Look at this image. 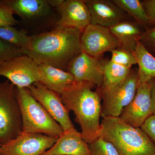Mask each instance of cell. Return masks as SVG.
<instances>
[{
	"label": "cell",
	"mask_w": 155,
	"mask_h": 155,
	"mask_svg": "<svg viewBox=\"0 0 155 155\" xmlns=\"http://www.w3.org/2000/svg\"><path fill=\"white\" fill-rule=\"evenodd\" d=\"M139 41L155 58V26L145 28Z\"/></svg>",
	"instance_id": "cell-26"
},
{
	"label": "cell",
	"mask_w": 155,
	"mask_h": 155,
	"mask_svg": "<svg viewBox=\"0 0 155 155\" xmlns=\"http://www.w3.org/2000/svg\"><path fill=\"white\" fill-rule=\"evenodd\" d=\"M140 128L155 144V115L149 117Z\"/></svg>",
	"instance_id": "cell-29"
},
{
	"label": "cell",
	"mask_w": 155,
	"mask_h": 155,
	"mask_svg": "<svg viewBox=\"0 0 155 155\" xmlns=\"http://www.w3.org/2000/svg\"><path fill=\"white\" fill-rule=\"evenodd\" d=\"M105 62L102 58H94L82 51L70 62L67 71L74 76V83L90 82L100 89L104 82Z\"/></svg>",
	"instance_id": "cell-12"
},
{
	"label": "cell",
	"mask_w": 155,
	"mask_h": 155,
	"mask_svg": "<svg viewBox=\"0 0 155 155\" xmlns=\"http://www.w3.org/2000/svg\"><path fill=\"white\" fill-rule=\"evenodd\" d=\"M48 2L60 14L55 28H73L82 31L90 24V14L85 0H48Z\"/></svg>",
	"instance_id": "cell-9"
},
{
	"label": "cell",
	"mask_w": 155,
	"mask_h": 155,
	"mask_svg": "<svg viewBox=\"0 0 155 155\" xmlns=\"http://www.w3.org/2000/svg\"><path fill=\"white\" fill-rule=\"evenodd\" d=\"M153 115L150 84H139L134 98L123 109L119 118L132 127L140 128Z\"/></svg>",
	"instance_id": "cell-13"
},
{
	"label": "cell",
	"mask_w": 155,
	"mask_h": 155,
	"mask_svg": "<svg viewBox=\"0 0 155 155\" xmlns=\"http://www.w3.org/2000/svg\"><path fill=\"white\" fill-rule=\"evenodd\" d=\"M112 56L110 61L117 64L131 68L133 65L137 64L134 53L124 49L122 48L115 49L111 52Z\"/></svg>",
	"instance_id": "cell-24"
},
{
	"label": "cell",
	"mask_w": 155,
	"mask_h": 155,
	"mask_svg": "<svg viewBox=\"0 0 155 155\" xmlns=\"http://www.w3.org/2000/svg\"><path fill=\"white\" fill-rule=\"evenodd\" d=\"M100 136L114 145L119 155H155V144L141 128L119 117L103 119Z\"/></svg>",
	"instance_id": "cell-3"
},
{
	"label": "cell",
	"mask_w": 155,
	"mask_h": 155,
	"mask_svg": "<svg viewBox=\"0 0 155 155\" xmlns=\"http://www.w3.org/2000/svg\"><path fill=\"white\" fill-rule=\"evenodd\" d=\"M0 39L21 48L25 52L30 49L32 37L12 26H0Z\"/></svg>",
	"instance_id": "cell-22"
},
{
	"label": "cell",
	"mask_w": 155,
	"mask_h": 155,
	"mask_svg": "<svg viewBox=\"0 0 155 155\" xmlns=\"http://www.w3.org/2000/svg\"><path fill=\"white\" fill-rule=\"evenodd\" d=\"M133 53L138 65L139 84L148 83L155 78V58L139 41Z\"/></svg>",
	"instance_id": "cell-19"
},
{
	"label": "cell",
	"mask_w": 155,
	"mask_h": 155,
	"mask_svg": "<svg viewBox=\"0 0 155 155\" xmlns=\"http://www.w3.org/2000/svg\"><path fill=\"white\" fill-rule=\"evenodd\" d=\"M149 21V28L155 26V0L141 1Z\"/></svg>",
	"instance_id": "cell-28"
},
{
	"label": "cell",
	"mask_w": 155,
	"mask_h": 155,
	"mask_svg": "<svg viewBox=\"0 0 155 155\" xmlns=\"http://www.w3.org/2000/svg\"><path fill=\"white\" fill-rule=\"evenodd\" d=\"M63 103L75 114L83 139L90 144L100 137L101 97L94 84L88 82L74 83L61 94Z\"/></svg>",
	"instance_id": "cell-2"
},
{
	"label": "cell",
	"mask_w": 155,
	"mask_h": 155,
	"mask_svg": "<svg viewBox=\"0 0 155 155\" xmlns=\"http://www.w3.org/2000/svg\"><path fill=\"white\" fill-rule=\"evenodd\" d=\"M22 131L16 87L8 80L0 83V145L16 138Z\"/></svg>",
	"instance_id": "cell-5"
},
{
	"label": "cell",
	"mask_w": 155,
	"mask_h": 155,
	"mask_svg": "<svg viewBox=\"0 0 155 155\" xmlns=\"http://www.w3.org/2000/svg\"><path fill=\"white\" fill-rule=\"evenodd\" d=\"M131 69L115 64L110 60L106 61L103 86L99 90L109 88L120 83L127 77Z\"/></svg>",
	"instance_id": "cell-21"
},
{
	"label": "cell",
	"mask_w": 155,
	"mask_h": 155,
	"mask_svg": "<svg viewBox=\"0 0 155 155\" xmlns=\"http://www.w3.org/2000/svg\"><path fill=\"white\" fill-rule=\"evenodd\" d=\"M139 84L138 68L136 67L118 84L103 89L97 88L103 101L101 117L103 119L119 117L123 109L134 98Z\"/></svg>",
	"instance_id": "cell-6"
},
{
	"label": "cell",
	"mask_w": 155,
	"mask_h": 155,
	"mask_svg": "<svg viewBox=\"0 0 155 155\" xmlns=\"http://www.w3.org/2000/svg\"><path fill=\"white\" fill-rule=\"evenodd\" d=\"M91 155H119L114 145L101 136L88 144Z\"/></svg>",
	"instance_id": "cell-23"
},
{
	"label": "cell",
	"mask_w": 155,
	"mask_h": 155,
	"mask_svg": "<svg viewBox=\"0 0 155 155\" xmlns=\"http://www.w3.org/2000/svg\"><path fill=\"white\" fill-rule=\"evenodd\" d=\"M148 83L149 84L150 86V97L153 114L155 115V78L151 79Z\"/></svg>",
	"instance_id": "cell-30"
},
{
	"label": "cell",
	"mask_w": 155,
	"mask_h": 155,
	"mask_svg": "<svg viewBox=\"0 0 155 155\" xmlns=\"http://www.w3.org/2000/svg\"><path fill=\"white\" fill-rule=\"evenodd\" d=\"M24 54L25 50L0 39V64Z\"/></svg>",
	"instance_id": "cell-25"
},
{
	"label": "cell",
	"mask_w": 155,
	"mask_h": 155,
	"mask_svg": "<svg viewBox=\"0 0 155 155\" xmlns=\"http://www.w3.org/2000/svg\"><path fill=\"white\" fill-rule=\"evenodd\" d=\"M92 25L110 28L119 22L133 19L122 11L113 0H85Z\"/></svg>",
	"instance_id": "cell-14"
},
{
	"label": "cell",
	"mask_w": 155,
	"mask_h": 155,
	"mask_svg": "<svg viewBox=\"0 0 155 155\" xmlns=\"http://www.w3.org/2000/svg\"><path fill=\"white\" fill-rule=\"evenodd\" d=\"M22 123L23 134H41L59 137L62 127L31 94L28 88L16 87Z\"/></svg>",
	"instance_id": "cell-4"
},
{
	"label": "cell",
	"mask_w": 155,
	"mask_h": 155,
	"mask_svg": "<svg viewBox=\"0 0 155 155\" xmlns=\"http://www.w3.org/2000/svg\"><path fill=\"white\" fill-rule=\"evenodd\" d=\"M82 31L73 28H55L31 36V48L25 54L38 65L47 64L67 71L70 62L82 52Z\"/></svg>",
	"instance_id": "cell-1"
},
{
	"label": "cell",
	"mask_w": 155,
	"mask_h": 155,
	"mask_svg": "<svg viewBox=\"0 0 155 155\" xmlns=\"http://www.w3.org/2000/svg\"><path fill=\"white\" fill-rule=\"evenodd\" d=\"M41 155H91L88 144L75 127L64 131L51 147Z\"/></svg>",
	"instance_id": "cell-15"
},
{
	"label": "cell",
	"mask_w": 155,
	"mask_h": 155,
	"mask_svg": "<svg viewBox=\"0 0 155 155\" xmlns=\"http://www.w3.org/2000/svg\"><path fill=\"white\" fill-rule=\"evenodd\" d=\"M38 71L39 82L60 95L75 81L74 76L70 72L51 65H38Z\"/></svg>",
	"instance_id": "cell-16"
},
{
	"label": "cell",
	"mask_w": 155,
	"mask_h": 155,
	"mask_svg": "<svg viewBox=\"0 0 155 155\" xmlns=\"http://www.w3.org/2000/svg\"><path fill=\"white\" fill-rule=\"evenodd\" d=\"M0 75L16 87L28 88L39 81L38 65L29 56H17L0 64Z\"/></svg>",
	"instance_id": "cell-7"
},
{
	"label": "cell",
	"mask_w": 155,
	"mask_h": 155,
	"mask_svg": "<svg viewBox=\"0 0 155 155\" xmlns=\"http://www.w3.org/2000/svg\"><path fill=\"white\" fill-rule=\"evenodd\" d=\"M28 88L31 94L60 124L64 131L75 127L70 119L69 111L63 103L61 95L39 82L33 83Z\"/></svg>",
	"instance_id": "cell-11"
},
{
	"label": "cell",
	"mask_w": 155,
	"mask_h": 155,
	"mask_svg": "<svg viewBox=\"0 0 155 155\" xmlns=\"http://www.w3.org/2000/svg\"><path fill=\"white\" fill-rule=\"evenodd\" d=\"M80 43L82 51L96 58H102L105 53L121 47L110 28L92 24L82 31Z\"/></svg>",
	"instance_id": "cell-8"
},
{
	"label": "cell",
	"mask_w": 155,
	"mask_h": 155,
	"mask_svg": "<svg viewBox=\"0 0 155 155\" xmlns=\"http://www.w3.org/2000/svg\"><path fill=\"white\" fill-rule=\"evenodd\" d=\"M122 11L144 28H149L148 18L141 1L113 0Z\"/></svg>",
	"instance_id": "cell-20"
},
{
	"label": "cell",
	"mask_w": 155,
	"mask_h": 155,
	"mask_svg": "<svg viewBox=\"0 0 155 155\" xmlns=\"http://www.w3.org/2000/svg\"><path fill=\"white\" fill-rule=\"evenodd\" d=\"M4 4L23 19H36L45 16L51 11L48 0H5Z\"/></svg>",
	"instance_id": "cell-17"
},
{
	"label": "cell",
	"mask_w": 155,
	"mask_h": 155,
	"mask_svg": "<svg viewBox=\"0 0 155 155\" xmlns=\"http://www.w3.org/2000/svg\"><path fill=\"white\" fill-rule=\"evenodd\" d=\"M18 21L14 18L12 10L0 1V26H14Z\"/></svg>",
	"instance_id": "cell-27"
},
{
	"label": "cell",
	"mask_w": 155,
	"mask_h": 155,
	"mask_svg": "<svg viewBox=\"0 0 155 155\" xmlns=\"http://www.w3.org/2000/svg\"><path fill=\"white\" fill-rule=\"evenodd\" d=\"M144 29L134 19L122 21L110 28L120 43L121 48L132 53L135 51Z\"/></svg>",
	"instance_id": "cell-18"
},
{
	"label": "cell",
	"mask_w": 155,
	"mask_h": 155,
	"mask_svg": "<svg viewBox=\"0 0 155 155\" xmlns=\"http://www.w3.org/2000/svg\"><path fill=\"white\" fill-rule=\"evenodd\" d=\"M58 137L41 134H21L0 145V155H41L53 146Z\"/></svg>",
	"instance_id": "cell-10"
}]
</instances>
